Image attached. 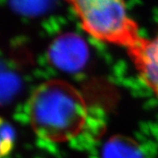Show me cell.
Listing matches in <instances>:
<instances>
[{
    "instance_id": "cell-2",
    "label": "cell",
    "mask_w": 158,
    "mask_h": 158,
    "mask_svg": "<svg viewBox=\"0 0 158 158\" xmlns=\"http://www.w3.org/2000/svg\"><path fill=\"white\" fill-rule=\"evenodd\" d=\"M86 34L127 50L141 40L139 27L128 15L125 0H66Z\"/></svg>"
},
{
    "instance_id": "cell-7",
    "label": "cell",
    "mask_w": 158,
    "mask_h": 158,
    "mask_svg": "<svg viewBox=\"0 0 158 158\" xmlns=\"http://www.w3.org/2000/svg\"><path fill=\"white\" fill-rule=\"evenodd\" d=\"M14 139L15 133L11 125L0 118V158L11 152Z\"/></svg>"
},
{
    "instance_id": "cell-5",
    "label": "cell",
    "mask_w": 158,
    "mask_h": 158,
    "mask_svg": "<svg viewBox=\"0 0 158 158\" xmlns=\"http://www.w3.org/2000/svg\"><path fill=\"white\" fill-rule=\"evenodd\" d=\"M137 143L125 136H113L105 145L103 158H141Z\"/></svg>"
},
{
    "instance_id": "cell-4",
    "label": "cell",
    "mask_w": 158,
    "mask_h": 158,
    "mask_svg": "<svg viewBox=\"0 0 158 158\" xmlns=\"http://www.w3.org/2000/svg\"><path fill=\"white\" fill-rule=\"evenodd\" d=\"M127 51L139 78L158 96V34L151 40L141 37Z\"/></svg>"
},
{
    "instance_id": "cell-1",
    "label": "cell",
    "mask_w": 158,
    "mask_h": 158,
    "mask_svg": "<svg viewBox=\"0 0 158 158\" xmlns=\"http://www.w3.org/2000/svg\"><path fill=\"white\" fill-rule=\"evenodd\" d=\"M27 111L36 135L53 143L67 142L77 137L88 118L83 95L75 86L61 79L40 85L29 98Z\"/></svg>"
},
{
    "instance_id": "cell-3",
    "label": "cell",
    "mask_w": 158,
    "mask_h": 158,
    "mask_svg": "<svg viewBox=\"0 0 158 158\" xmlns=\"http://www.w3.org/2000/svg\"><path fill=\"white\" fill-rule=\"evenodd\" d=\"M48 56L51 63L57 69L66 72H75L85 65L89 57V48L79 35L68 33L52 41Z\"/></svg>"
},
{
    "instance_id": "cell-6",
    "label": "cell",
    "mask_w": 158,
    "mask_h": 158,
    "mask_svg": "<svg viewBox=\"0 0 158 158\" xmlns=\"http://www.w3.org/2000/svg\"><path fill=\"white\" fill-rule=\"evenodd\" d=\"M19 87L17 76L0 63V106L10 101L18 92Z\"/></svg>"
}]
</instances>
